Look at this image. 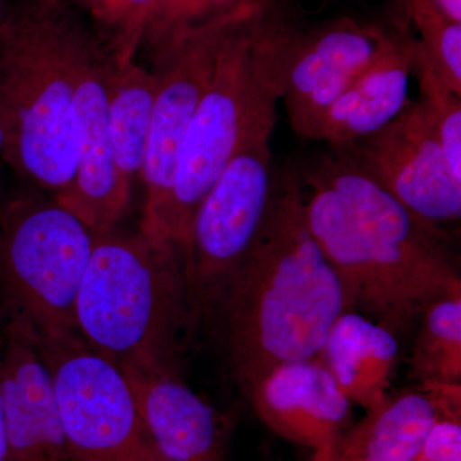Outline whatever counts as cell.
Returning <instances> with one entry per match:
<instances>
[{
  "mask_svg": "<svg viewBox=\"0 0 461 461\" xmlns=\"http://www.w3.org/2000/svg\"><path fill=\"white\" fill-rule=\"evenodd\" d=\"M300 169L306 223L338 275L346 311L397 338L433 302L461 294L444 227L412 213L342 151L330 149Z\"/></svg>",
  "mask_w": 461,
  "mask_h": 461,
  "instance_id": "cell-1",
  "label": "cell"
},
{
  "mask_svg": "<svg viewBox=\"0 0 461 461\" xmlns=\"http://www.w3.org/2000/svg\"><path fill=\"white\" fill-rule=\"evenodd\" d=\"M220 311L230 372L241 390L275 366L317 357L346 312L338 275L306 223L299 166L275 175L262 230Z\"/></svg>",
  "mask_w": 461,
  "mask_h": 461,
  "instance_id": "cell-2",
  "label": "cell"
},
{
  "mask_svg": "<svg viewBox=\"0 0 461 461\" xmlns=\"http://www.w3.org/2000/svg\"><path fill=\"white\" fill-rule=\"evenodd\" d=\"M302 23L282 0L242 12L221 50L211 84L189 124L168 195L141 221L154 244L181 251L200 203L244 139L277 124L291 45Z\"/></svg>",
  "mask_w": 461,
  "mask_h": 461,
  "instance_id": "cell-3",
  "label": "cell"
},
{
  "mask_svg": "<svg viewBox=\"0 0 461 461\" xmlns=\"http://www.w3.org/2000/svg\"><path fill=\"white\" fill-rule=\"evenodd\" d=\"M67 0H23L0 17V127L5 163L51 198L77 169Z\"/></svg>",
  "mask_w": 461,
  "mask_h": 461,
  "instance_id": "cell-4",
  "label": "cell"
},
{
  "mask_svg": "<svg viewBox=\"0 0 461 461\" xmlns=\"http://www.w3.org/2000/svg\"><path fill=\"white\" fill-rule=\"evenodd\" d=\"M75 321L78 336L122 371L169 369L177 336L193 324L180 250L141 232H96Z\"/></svg>",
  "mask_w": 461,
  "mask_h": 461,
  "instance_id": "cell-5",
  "label": "cell"
},
{
  "mask_svg": "<svg viewBox=\"0 0 461 461\" xmlns=\"http://www.w3.org/2000/svg\"><path fill=\"white\" fill-rule=\"evenodd\" d=\"M0 203V294L8 317L36 332H76L78 288L96 232L41 191Z\"/></svg>",
  "mask_w": 461,
  "mask_h": 461,
  "instance_id": "cell-6",
  "label": "cell"
},
{
  "mask_svg": "<svg viewBox=\"0 0 461 461\" xmlns=\"http://www.w3.org/2000/svg\"><path fill=\"white\" fill-rule=\"evenodd\" d=\"M266 124L244 139L200 203L181 249L193 324L220 311L230 278L262 230L275 187Z\"/></svg>",
  "mask_w": 461,
  "mask_h": 461,
  "instance_id": "cell-7",
  "label": "cell"
},
{
  "mask_svg": "<svg viewBox=\"0 0 461 461\" xmlns=\"http://www.w3.org/2000/svg\"><path fill=\"white\" fill-rule=\"evenodd\" d=\"M23 326L50 372L75 461H154L156 447L122 369L78 333L36 332Z\"/></svg>",
  "mask_w": 461,
  "mask_h": 461,
  "instance_id": "cell-8",
  "label": "cell"
},
{
  "mask_svg": "<svg viewBox=\"0 0 461 461\" xmlns=\"http://www.w3.org/2000/svg\"><path fill=\"white\" fill-rule=\"evenodd\" d=\"M114 59L91 23L76 12L69 33L77 169L74 184L56 198L95 232L114 229L129 208L121 190L109 133V76Z\"/></svg>",
  "mask_w": 461,
  "mask_h": 461,
  "instance_id": "cell-9",
  "label": "cell"
},
{
  "mask_svg": "<svg viewBox=\"0 0 461 461\" xmlns=\"http://www.w3.org/2000/svg\"><path fill=\"white\" fill-rule=\"evenodd\" d=\"M250 7L182 33L150 57L158 86L141 173L145 187L142 220L156 213L168 195L185 133L213 77L224 39L240 14Z\"/></svg>",
  "mask_w": 461,
  "mask_h": 461,
  "instance_id": "cell-10",
  "label": "cell"
},
{
  "mask_svg": "<svg viewBox=\"0 0 461 461\" xmlns=\"http://www.w3.org/2000/svg\"><path fill=\"white\" fill-rule=\"evenodd\" d=\"M339 151L424 221L442 227L460 220L461 180L420 99L384 129Z\"/></svg>",
  "mask_w": 461,
  "mask_h": 461,
  "instance_id": "cell-11",
  "label": "cell"
},
{
  "mask_svg": "<svg viewBox=\"0 0 461 461\" xmlns=\"http://www.w3.org/2000/svg\"><path fill=\"white\" fill-rule=\"evenodd\" d=\"M391 32L393 27L348 16L299 27L282 95L294 133L306 139L318 118L378 56Z\"/></svg>",
  "mask_w": 461,
  "mask_h": 461,
  "instance_id": "cell-12",
  "label": "cell"
},
{
  "mask_svg": "<svg viewBox=\"0 0 461 461\" xmlns=\"http://www.w3.org/2000/svg\"><path fill=\"white\" fill-rule=\"evenodd\" d=\"M276 435L326 461L351 420V402L318 357L281 364L242 390Z\"/></svg>",
  "mask_w": 461,
  "mask_h": 461,
  "instance_id": "cell-13",
  "label": "cell"
},
{
  "mask_svg": "<svg viewBox=\"0 0 461 461\" xmlns=\"http://www.w3.org/2000/svg\"><path fill=\"white\" fill-rule=\"evenodd\" d=\"M9 461H75L50 372L23 321L8 317L0 350Z\"/></svg>",
  "mask_w": 461,
  "mask_h": 461,
  "instance_id": "cell-14",
  "label": "cell"
},
{
  "mask_svg": "<svg viewBox=\"0 0 461 461\" xmlns=\"http://www.w3.org/2000/svg\"><path fill=\"white\" fill-rule=\"evenodd\" d=\"M415 42L405 27H393L378 56L318 118L306 139L341 150L395 120L411 102Z\"/></svg>",
  "mask_w": 461,
  "mask_h": 461,
  "instance_id": "cell-15",
  "label": "cell"
},
{
  "mask_svg": "<svg viewBox=\"0 0 461 461\" xmlns=\"http://www.w3.org/2000/svg\"><path fill=\"white\" fill-rule=\"evenodd\" d=\"M136 408L157 453L168 461H224L226 426L168 368L124 369Z\"/></svg>",
  "mask_w": 461,
  "mask_h": 461,
  "instance_id": "cell-16",
  "label": "cell"
},
{
  "mask_svg": "<svg viewBox=\"0 0 461 461\" xmlns=\"http://www.w3.org/2000/svg\"><path fill=\"white\" fill-rule=\"evenodd\" d=\"M399 355L391 330L353 311L339 315L318 354L348 402L375 408L386 399Z\"/></svg>",
  "mask_w": 461,
  "mask_h": 461,
  "instance_id": "cell-17",
  "label": "cell"
},
{
  "mask_svg": "<svg viewBox=\"0 0 461 461\" xmlns=\"http://www.w3.org/2000/svg\"><path fill=\"white\" fill-rule=\"evenodd\" d=\"M438 418L423 391H402L366 411L326 461H414Z\"/></svg>",
  "mask_w": 461,
  "mask_h": 461,
  "instance_id": "cell-18",
  "label": "cell"
},
{
  "mask_svg": "<svg viewBox=\"0 0 461 461\" xmlns=\"http://www.w3.org/2000/svg\"><path fill=\"white\" fill-rule=\"evenodd\" d=\"M158 81L135 59L115 63L109 76V133L118 185L131 198L147 159Z\"/></svg>",
  "mask_w": 461,
  "mask_h": 461,
  "instance_id": "cell-19",
  "label": "cell"
},
{
  "mask_svg": "<svg viewBox=\"0 0 461 461\" xmlns=\"http://www.w3.org/2000/svg\"><path fill=\"white\" fill-rule=\"evenodd\" d=\"M411 371L420 384H461V294L427 306L418 321Z\"/></svg>",
  "mask_w": 461,
  "mask_h": 461,
  "instance_id": "cell-20",
  "label": "cell"
},
{
  "mask_svg": "<svg viewBox=\"0 0 461 461\" xmlns=\"http://www.w3.org/2000/svg\"><path fill=\"white\" fill-rule=\"evenodd\" d=\"M420 103L435 127L451 171L461 180V94L451 89L415 42L414 69Z\"/></svg>",
  "mask_w": 461,
  "mask_h": 461,
  "instance_id": "cell-21",
  "label": "cell"
},
{
  "mask_svg": "<svg viewBox=\"0 0 461 461\" xmlns=\"http://www.w3.org/2000/svg\"><path fill=\"white\" fill-rule=\"evenodd\" d=\"M262 0H156L141 48L154 56L182 33L230 16Z\"/></svg>",
  "mask_w": 461,
  "mask_h": 461,
  "instance_id": "cell-22",
  "label": "cell"
},
{
  "mask_svg": "<svg viewBox=\"0 0 461 461\" xmlns=\"http://www.w3.org/2000/svg\"><path fill=\"white\" fill-rule=\"evenodd\" d=\"M417 29L421 50L437 74L461 94V23H455L430 0H402Z\"/></svg>",
  "mask_w": 461,
  "mask_h": 461,
  "instance_id": "cell-23",
  "label": "cell"
},
{
  "mask_svg": "<svg viewBox=\"0 0 461 461\" xmlns=\"http://www.w3.org/2000/svg\"><path fill=\"white\" fill-rule=\"evenodd\" d=\"M156 0H99L91 9V26L115 63L129 62L141 50Z\"/></svg>",
  "mask_w": 461,
  "mask_h": 461,
  "instance_id": "cell-24",
  "label": "cell"
},
{
  "mask_svg": "<svg viewBox=\"0 0 461 461\" xmlns=\"http://www.w3.org/2000/svg\"><path fill=\"white\" fill-rule=\"evenodd\" d=\"M414 461H461V421L438 417Z\"/></svg>",
  "mask_w": 461,
  "mask_h": 461,
  "instance_id": "cell-25",
  "label": "cell"
},
{
  "mask_svg": "<svg viewBox=\"0 0 461 461\" xmlns=\"http://www.w3.org/2000/svg\"><path fill=\"white\" fill-rule=\"evenodd\" d=\"M436 7L454 20L455 23H461V0H430Z\"/></svg>",
  "mask_w": 461,
  "mask_h": 461,
  "instance_id": "cell-26",
  "label": "cell"
},
{
  "mask_svg": "<svg viewBox=\"0 0 461 461\" xmlns=\"http://www.w3.org/2000/svg\"><path fill=\"white\" fill-rule=\"evenodd\" d=\"M0 461H9L7 432H5V409H3L2 378H0Z\"/></svg>",
  "mask_w": 461,
  "mask_h": 461,
  "instance_id": "cell-27",
  "label": "cell"
},
{
  "mask_svg": "<svg viewBox=\"0 0 461 461\" xmlns=\"http://www.w3.org/2000/svg\"><path fill=\"white\" fill-rule=\"evenodd\" d=\"M67 2L71 3L72 5H77V7L85 9V11L91 12V9L95 7L96 3L99 0H67Z\"/></svg>",
  "mask_w": 461,
  "mask_h": 461,
  "instance_id": "cell-28",
  "label": "cell"
},
{
  "mask_svg": "<svg viewBox=\"0 0 461 461\" xmlns=\"http://www.w3.org/2000/svg\"><path fill=\"white\" fill-rule=\"evenodd\" d=\"M5 162V135H3L2 127H0V167Z\"/></svg>",
  "mask_w": 461,
  "mask_h": 461,
  "instance_id": "cell-29",
  "label": "cell"
},
{
  "mask_svg": "<svg viewBox=\"0 0 461 461\" xmlns=\"http://www.w3.org/2000/svg\"><path fill=\"white\" fill-rule=\"evenodd\" d=\"M154 461H168V460H166L165 457L160 456V455L157 453V456H156V459H154Z\"/></svg>",
  "mask_w": 461,
  "mask_h": 461,
  "instance_id": "cell-30",
  "label": "cell"
},
{
  "mask_svg": "<svg viewBox=\"0 0 461 461\" xmlns=\"http://www.w3.org/2000/svg\"><path fill=\"white\" fill-rule=\"evenodd\" d=\"M0 17H2V14H0Z\"/></svg>",
  "mask_w": 461,
  "mask_h": 461,
  "instance_id": "cell-31",
  "label": "cell"
}]
</instances>
